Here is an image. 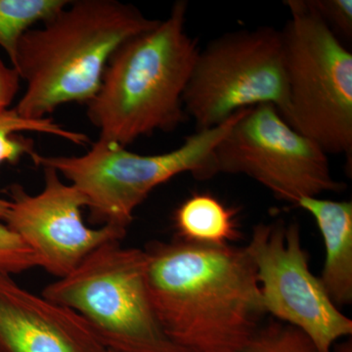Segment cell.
<instances>
[{
  "label": "cell",
  "mask_w": 352,
  "mask_h": 352,
  "mask_svg": "<svg viewBox=\"0 0 352 352\" xmlns=\"http://www.w3.org/2000/svg\"><path fill=\"white\" fill-rule=\"evenodd\" d=\"M44 187L30 195L19 184L8 187V214L4 223L22 240L43 268L63 278L76 270L92 252L111 242H120L127 231L85 223L82 210L85 195L73 184L63 182L50 166H43Z\"/></svg>",
  "instance_id": "30bf717a"
},
{
  "label": "cell",
  "mask_w": 352,
  "mask_h": 352,
  "mask_svg": "<svg viewBox=\"0 0 352 352\" xmlns=\"http://www.w3.org/2000/svg\"><path fill=\"white\" fill-rule=\"evenodd\" d=\"M298 207L316 221L325 245L326 256L320 279L338 308L352 302V203L307 197Z\"/></svg>",
  "instance_id": "7c38bea8"
},
{
  "label": "cell",
  "mask_w": 352,
  "mask_h": 352,
  "mask_svg": "<svg viewBox=\"0 0 352 352\" xmlns=\"http://www.w3.org/2000/svg\"><path fill=\"white\" fill-rule=\"evenodd\" d=\"M240 352H318L309 338L289 324L263 323Z\"/></svg>",
  "instance_id": "2e32d148"
},
{
  "label": "cell",
  "mask_w": 352,
  "mask_h": 352,
  "mask_svg": "<svg viewBox=\"0 0 352 352\" xmlns=\"http://www.w3.org/2000/svg\"><path fill=\"white\" fill-rule=\"evenodd\" d=\"M182 103L198 131L263 104L274 106L285 120L288 89L282 32L258 27L210 41L199 51Z\"/></svg>",
  "instance_id": "52a82bcc"
},
{
  "label": "cell",
  "mask_w": 352,
  "mask_h": 352,
  "mask_svg": "<svg viewBox=\"0 0 352 352\" xmlns=\"http://www.w3.org/2000/svg\"><path fill=\"white\" fill-rule=\"evenodd\" d=\"M85 319L0 274V352H106Z\"/></svg>",
  "instance_id": "8fae6325"
},
{
  "label": "cell",
  "mask_w": 352,
  "mask_h": 352,
  "mask_svg": "<svg viewBox=\"0 0 352 352\" xmlns=\"http://www.w3.org/2000/svg\"><path fill=\"white\" fill-rule=\"evenodd\" d=\"M69 0H0V47L11 64L20 39L38 23L45 22L68 6Z\"/></svg>",
  "instance_id": "9a60e30c"
},
{
  "label": "cell",
  "mask_w": 352,
  "mask_h": 352,
  "mask_svg": "<svg viewBox=\"0 0 352 352\" xmlns=\"http://www.w3.org/2000/svg\"><path fill=\"white\" fill-rule=\"evenodd\" d=\"M21 78L12 66H7L0 58V113L10 109L20 89Z\"/></svg>",
  "instance_id": "d6986e66"
},
{
  "label": "cell",
  "mask_w": 352,
  "mask_h": 352,
  "mask_svg": "<svg viewBox=\"0 0 352 352\" xmlns=\"http://www.w3.org/2000/svg\"><path fill=\"white\" fill-rule=\"evenodd\" d=\"M106 352H113V351H106Z\"/></svg>",
  "instance_id": "44dd1931"
},
{
  "label": "cell",
  "mask_w": 352,
  "mask_h": 352,
  "mask_svg": "<svg viewBox=\"0 0 352 352\" xmlns=\"http://www.w3.org/2000/svg\"><path fill=\"white\" fill-rule=\"evenodd\" d=\"M245 251L256 267L267 314L305 333L318 352H332L338 340L351 335L352 321L310 271L300 224H256Z\"/></svg>",
  "instance_id": "9c48e42d"
},
{
  "label": "cell",
  "mask_w": 352,
  "mask_h": 352,
  "mask_svg": "<svg viewBox=\"0 0 352 352\" xmlns=\"http://www.w3.org/2000/svg\"><path fill=\"white\" fill-rule=\"evenodd\" d=\"M335 352H352L351 342H346V344H342L336 349Z\"/></svg>",
  "instance_id": "ffe728a7"
},
{
  "label": "cell",
  "mask_w": 352,
  "mask_h": 352,
  "mask_svg": "<svg viewBox=\"0 0 352 352\" xmlns=\"http://www.w3.org/2000/svg\"><path fill=\"white\" fill-rule=\"evenodd\" d=\"M188 3L178 0L170 15L133 36L109 60L87 117L104 140L122 147L184 122L182 98L198 43L186 29Z\"/></svg>",
  "instance_id": "3957f363"
},
{
  "label": "cell",
  "mask_w": 352,
  "mask_h": 352,
  "mask_svg": "<svg viewBox=\"0 0 352 352\" xmlns=\"http://www.w3.org/2000/svg\"><path fill=\"white\" fill-rule=\"evenodd\" d=\"M23 131L50 134L76 145L83 146L89 142L85 134L64 129L50 117L41 120L25 119L15 109H9L0 113V164L19 163L25 155L31 156L34 153L32 140L20 135V132ZM9 207V200L0 198V220L3 222L8 214Z\"/></svg>",
  "instance_id": "5bb4252c"
},
{
  "label": "cell",
  "mask_w": 352,
  "mask_h": 352,
  "mask_svg": "<svg viewBox=\"0 0 352 352\" xmlns=\"http://www.w3.org/2000/svg\"><path fill=\"white\" fill-rule=\"evenodd\" d=\"M159 21L117 0L69 1L20 39L12 67L27 88L14 109L25 119L41 120L65 104L87 105L113 53Z\"/></svg>",
  "instance_id": "7a4b0ae2"
},
{
  "label": "cell",
  "mask_w": 352,
  "mask_h": 352,
  "mask_svg": "<svg viewBox=\"0 0 352 352\" xmlns=\"http://www.w3.org/2000/svg\"><path fill=\"white\" fill-rule=\"evenodd\" d=\"M245 110L219 126L197 131L173 151L140 155L99 138L80 157L31 155L38 166H50L85 195L90 221L127 231L134 212L150 193L180 173L198 179L217 175L214 151Z\"/></svg>",
  "instance_id": "277c9868"
},
{
  "label": "cell",
  "mask_w": 352,
  "mask_h": 352,
  "mask_svg": "<svg viewBox=\"0 0 352 352\" xmlns=\"http://www.w3.org/2000/svg\"><path fill=\"white\" fill-rule=\"evenodd\" d=\"M285 120L328 154L352 153V54L309 0H287Z\"/></svg>",
  "instance_id": "5b68a950"
},
{
  "label": "cell",
  "mask_w": 352,
  "mask_h": 352,
  "mask_svg": "<svg viewBox=\"0 0 352 352\" xmlns=\"http://www.w3.org/2000/svg\"><path fill=\"white\" fill-rule=\"evenodd\" d=\"M177 238L197 244L227 245L241 238L237 210L210 193H196L176 208Z\"/></svg>",
  "instance_id": "4fadbf2b"
},
{
  "label": "cell",
  "mask_w": 352,
  "mask_h": 352,
  "mask_svg": "<svg viewBox=\"0 0 352 352\" xmlns=\"http://www.w3.org/2000/svg\"><path fill=\"white\" fill-rule=\"evenodd\" d=\"M309 2L338 38L351 39V0H309Z\"/></svg>",
  "instance_id": "ac0fdd59"
},
{
  "label": "cell",
  "mask_w": 352,
  "mask_h": 352,
  "mask_svg": "<svg viewBox=\"0 0 352 352\" xmlns=\"http://www.w3.org/2000/svg\"><path fill=\"white\" fill-rule=\"evenodd\" d=\"M41 295L80 314L106 351L190 352L168 337L157 319L144 250L108 243Z\"/></svg>",
  "instance_id": "8992f818"
},
{
  "label": "cell",
  "mask_w": 352,
  "mask_h": 352,
  "mask_svg": "<svg viewBox=\"0 0 352 352\" xmlns=\"http://www.w3.org/2000/svg\"><path fill=\"white\" fill-rule=\"evenodd\" d=\"M148 289L168 337L190 352H240L263 324L256 267L245 248L177 238L144 250Z\"/></svg>",
  "instance_id": "6da1fadb"
},
{
  "label": "cell",
  "mask_w": 352,
  "mask_h": 352,
  "mask_svg": "<svg viewBox=\"0 0 352 352\" xmlns=\"http://www.w3.org/2000/svg\"><path fill=\"white\" fill-rule=\"evenodd\" d=\"M214 157L217 173L249 176L296 206L302 198L346 188L333 178L327 153L270 104L247 109L215 148Z\"/></svg>",
  "instance_id": "ba28073f"
},
{
  "label": "cell",
  "mask_w": 352,
  "mask_h": 352,
  "mask_svg": "<svg viewBox=\"0 0 352 352\" xmlns=\"http://www.w3.org/2000/svg\"><path fill=\"white\" fill-rule=\"evenodd\" d=\"M38 267V261L31 250L6 226L0 222V274H20Z\"/></svg>",
  "instance_id": "e0dca14e"
}]
</instances>
